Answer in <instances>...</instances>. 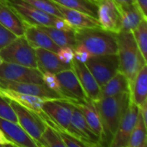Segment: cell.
<instances>
[{
  "instance_id": "2",
  "label": "cell",
  "mask_w": 147,
  "mask_h": 147,
  "mask_svg": "<svg viewBox=\"0 0 147 147\" xmlns=\"http://www.w3.org/2000/svg\"><path fill=\"white\" fill-rule=\"evenodd\" d=\"M93 102L102 121L106 140L111 141L127 109L130 102V92L101 98Z\"/></svg>"
},
{
  "instance_id": "31",
  "label": "cell",
  "mask_w": 147,
  "mask_h": 147,
  "mask_svg": "<svg viewBox=\"0 0 147 147\" xmlns=\"http://www.w3.org/2000/svg\"><path fill=\"white\" fill-rule=\"evenodd\" d=\"M33 7L58 17H63L57 6L50 0H22Z\"/></svg>"
},
{
  "instance_id": "23",
  "label": "cell",
  "mask_w": 147,
  "mask_h": 147,
  "mask_svg": "<svg viewBox=\"0 0 147 147\" xmlns=\"http://www.w3.org/2000/svg\"><path fill=\"white\" fill-rule=\"evenodd\" d=\"M147 64H145L137 73L130 87V102L141 107L146 102Z\"/></svg>"
},
{
  "instance_id": "7",
  "label": "cell",
  "mask_w": 147,
  "mask_h": 147,
  "mask_svg": "<svg viewBox=\"0 0 147 147\" xmlns=\"http://www.w3.org/2000/svg\"><path fill=\"white\" fill-rule=\"evenodd\" d=\"M11 10H13L23 22L34 25L53 26L54 16L40 10L22 0H0Z\"/></svg>"
},
{
  "instance_id": "17",
  "label": "cell",
  "mask_w": 147,
  "mask_h": 147,
  "mask_svg": "<svg viewBox=\"0 0 147 147\" xmlns=\"http://www.w3.org/2000/svg\"><path fill=\"white\" fill-rule=\"evenodd\" d=\"M23 37L33 48L40 47L56 53L60 49V47L55 44L47 33L34 24L24 22Z\"/></svg>"
},
{
  "instance_id": "5",
  "label": "cell",
  "mask_w": 147,
  "mask_h": 147,
  "mask_svg": "<svg viewBox=\"0 0 147 147\" xmlns=\"http://www.w3.org/2000/svg\"><path fill=\"white\" fill-rule=\"evenodd\" d=\"M3 62L16 64L32 68H37V59L34 49L23 36H19L8 46L0 50Z\"/></svg>"
},
{
  "instance_id": "19",
  "label": "cell",
  "mask_w": 147,
  "mask_h": 147,
  "mask_svg": "<svg viewBox=\"0 0 147 147\" xmlns=\"http://www.w3.org/2000/svg\"><path fill=\"white\" fill-rule=\"evenodd\" d=\"M115 4L121 16V31H132L143 19L147 20L135 2Z\"/></svg>"
},
{
  "instance_id": "25",
  "label": "cell",
  "mask_w": 147,
  "mask_h": 147,
  "mask_svg": "<svg viewBox=\"0 0 147 147\" xmlns=\"http://www.w3.org/2000/svg\"><path fill=\"white\" fill-rule=\"evenodd\" d=\"M0 23L7 29L15 34L17 37L23 36V21L9 7L0 1Z\"/></svg>"
},
{
  "instance_id": "12",
  "label": "cell",
  "mask_w": 147,
  "mask_h": 147,
  "mask_svg": "<svg viewBox=\"0 0 147 147\" xmlns=\"http://www.w3.org/2000/svg\"><path fill=\"white\" fill-rule=\"evenodd\" d=\"M97 4V20L104 30L117 34L121 31V16L113 0H100Z\"/></svg>"
},
{
  "instance_id": "32",
  "label": "cell",
  "mask_w": 147,
  "mask_h": 147,
  "mask_svg": "<svg viewBox=\"0 0 147 147\" xmlns=\"http://www.w3.org/2000/svg\"><path fill=\"white\" fill-rule=\"evenodd\" d=\"M0 118L13 122H17V116L9 100L0 96Z\"/></svg>"
},
{
  "instance_id": "11",
  "label": "cell",
  "mask_w": 147,
  "mask_h": 147,
  "mask_svg": "<svg viewBox=\"0 0 147 147\" xmlns=\"http://www.w3.org/2000/svg\"><path fill=\"white\" fill-rule=\"evenodd\" d=\"M140 113V108L133 103L129 102L127 109L121 119L118 128L114 134L109 146L111 147H127L128 140L131 133L137 121Z\"/></svg>"
},
{
  "instance_id": "4",
  "label": "cell",
  "mask_w": 147,
  "mask_h": 147,
  "mask_svg": "<svg viewBox=\"0 0 147 147\" xmlns=\"http://www.w3.org/2000/svg\"><path fill=\"white\" fill-rule=\"evenodd\" d=\"M41 109L43 113L40 115V117L47 125L52 127L55 130L64 131L84 141L89 146L91 147L90 144L85 142L81 138L71 125V102L62 100H47L44 102Z\"/></svg>"
},
{
  "instance_id": "39",
  "label": "cell",
  "mask_w": 147,
  "mask_h": 147,
  "mask_svg": "<svg viewBox=\"0 0 147 147\" xmlns=\"http://www.w3.org/2000/svg\"><path fill=\"white\" fill-rule=\"evenodd\" d=\"M135 3L141 10L142 14L147 17V0H135Z\"/></svg>"
},
{
  "instance_id": "22",
  "label": "cell",
  "mask_w": 147,
  "mask_h": 147,
  "mask_svg": "<svg viewBox=\"0 0 147 147\" xmlns=\"http://www.w3.org/2000/svg\"><path fill=\"white\" fill-rule=\"evenodd\" d=\"M71 122L73 128L85 142L90 144L91 146H101L98 137L94 134V132L88 125L80 109L73 103H72Z\"/></svg>"
},
{
  "instance_id": "43",
  "label": "cell",
  "mask_w": 147,
  "mask_h": 147,
  "mask_svg": "<svg viewBox=\"0 0 147 147\" xmlns=\"http://www.w3.org/2000/svg\"><path fill=\"white\" fill-rule=\"evenodd\" d=\"M95 1H96V2H97V1H100V0H95Z\"/></svg>"
},
{
  "instance_id": "24",
  "label": "cell",
  "mask_w": 147,
  "mask_h": 147,
  "mask_svg": "<svg viewBox=\"0 0 147 147\" xmlns=\"http://www.w3.org/2000/svg\"><path fill=\"white\" fill-rule=\"evenodd\" d=\"M101 89V98L119 95L124 92H130V84L127 77L118 71L109 80H108Z\"/></svg>"
},
{
  "instance_id": "29",
  "label": "cell",
  "mask_w": 147,
  "mask_h": 147,
  "mask_svg": "<svg viewBox=\"0 0 147 147\" xmlns=\"http://www.w3.org/2000/svg\"><path fill=\"white\" fill-rule=\"evenodd\" d=\"M132 32L143 58L147 61V20L143 19Z\"/></svg>"
},
{
  "instance_id": "45",
  "label": "cell",
  "mask_w": 147,
  "mask_h": 147,
  "mask_svg": "<svg viewBox=\"0 0 147 147\" xmlns=\"http://www.w3.org/2000/svg\"><path fill=\"white\" fill-rule=\"evenodd\" d=\"M0 96H1V94H0Z\"/></svg>"
},
{
  "instance_id": "28",
  "label": "cell",
  "mask_w": 147,
  "mask_h": 147,
  "mask_svg": "<svg viewBox=\"0 0 147 147\" xmlns=\"http://www.w3.org/2000/svg\"><path fill=\"white\" fill-rule=\"evenodd\" d=\"M147 123L144 121L140 113H139L137 121L131 133L127 147L147 146Z\"/></svg>"
},
{
  "instance_id": "6",
  "label": "cell",
  "mask_w": 147,
  "mask_h": 147,
  "mask_svg": "<svg viewBox=\"0 0 147 147\" xmlns=\"http://www.w3.org/2000/svg\"><path fill=\"white\" fill-rule=\"evenodd\" d=\"M85 65L100 87L119 71L117 54L92 55L85 62Z\"/></svg>"
},
{
  "instance_id": "38",
  "label": "cell",
  "mask_w": 147,
  "mask_h": 147,
  "mask_svg": "<svg viewBox=\"0 0 147 147\" xmlns=\"http://www.w3.org/2000/svg\"><path fill=\"white\" fill-rule=\"evenodd\" d=\"M52 27H54V28H59V29H64V30H74V29H76L63 17H58V16H55Z\"/></svg>"
},
{
  "instance_id": "27",
  "label": "cell",
  "mask_w": 147,
  "mask_h": 147,
  "mask_svg": "<svg viewBox=\"0 0 147 147\" xmlns=\"http://www.w3.org/2000/svg\"><path fill=\"white\" fill-rule=\"evenodd\" d=\"M53 3L84 12L93 17L97 16V4L92 0H50Z\"/></svg>"
},
{
  "instance_id": "9",
  "label": "cell",
  "mask_w": 147,
  "mask_h": 147,
  "mask_svg": "<svg viewBox=\"0 0 147 147\" xmlns=\"http://www.w3.org/2000/svg\"><path fill=\"white\" fill-rule=\"evenodd\" d=\"M0 87L7 90H11L17 92L24 93V94H28L42 98L50 99V100H62L69 102H73L72 100L69 99L68 97L61 94L53 91L45 84H33V83H22V82H16L12 80H6V79L0 78Z\"/></svg>"
},
{
  "instance_id": "33",
  "label": "cell",
  "mask_w": 147,
  "mask_h": 147,
  "mask_svg": "<svg viewBox=\"0 0 147 147\" xmlns=\"http://www.w3.org/2000/svg\"><path fill=\"white\" fill-rule=\"evenodd\" d=\"M42 79H43L44 84L46 86H47L49 89L53 90V91H55L59 94L65 96L62 92V89H61L59 81L55 73H53L50 71H43L42 72Z\"/></svg>"
},
{
  "instance_id": "16",
  "label": "cell",
  "mask_w": 147,
  "mask_h": 147,
  "mask_svg": "<svg viewBox=\"0 0 147 147\" xmlns=\"http://www.w3.org/2000/svg\"><path fill=\"white\" fill-rule=\"evenodd\" d=\"M71 103L75 104L80 109L88 125L94 132V134L98 137L100 140V144L102 145V142L107 140L106 134L104 132L102 121L94 102L87 99L84 102H76Z\"/></svg>"
},
{
  "instance_id": "15",
  "label": "cell",
  "mask_w": 147,
  "mask_h": 147,
  "mask_svg": "<svg viewBox=\"0 0 147 147\" xmlns=\"http://www.w3.org/2000/svg\"><path fill=\"white\" fill-rule=\"evenodd\" d=\"M0 129L15 146L38 147V144L17 123L0 118Z\"/></svg>"
},
{
  "instance_id": "35",
  "label": "cell",
  "mask_w": 147,
  "mask_h": 147,
  "mask_svg": "<svg viewBox=\"0 0 147 147\" xmlns=\"http://www.w3.org/2000/svg\"><path fill=\"white\" fill-rule=\"evenodd\" d=\"M16 38L17 36L15 34H13L0 23V50L8 46Z\"/></svg>"
},
{
  "instance_id": "36",
  "label": "cell",
  "mask_w": 147,
  "mask_h": 147,
  "mask_svg": "<svg viewBox=\"0 0 147 147\" xmlns=\"http://www.w3.org/2000/svg\"><path fill=\"white\" fill-rule=\"evenodd\" d=\"M59 59L65 64H71L74 59V49L71 47H60L57 53Z\"/></svg>"
},
{
  "instance_id": "1",
  "label": "cell",
  "mask_w": 147,
  "mask_h": 147,
  "mask_svg": "<svg viewBox=\"0 0 147 147\" xmlns=\"http://www.w3.org/2000/svg\"><path fill=\"white\" fill-rule=\"evenodd\" d=\"M115 35L119 71L127 77L131 87L137 73L147 61L143 58L132 31H120Z\"/></svg>"
},
{
  "instance_id": "14",
  "label": "cell",
  "mask_w": 147,
  "mask_h": 147,
  "mask_svg": "<svg viewBox=\"0 0 147 147\" xmlns=\"http://www.w3.org/2000/svg\"><path fill=\"white\" fill-rule=\"evenodd\" d=\"M82 88L84 89L87 98L90 101H97L101 99V89L96 80L86 66L85 63H82L73 59L71 62Z\"/></svg>"
},
{
  "instance_id": "42",
  "label": "cell",
  "mask_w": 147,
  "mask_h": 147,
  "mask_svg": "<svg viewBox=\"0 0 147 147\" xmlns=\"http://www.w3.org/2000/svg\"><path fill=\"white\" fill-rule=\"evenodd\" d=\"M3 62V59L1 58V56H0V65H1V64H2Z\"/></svg>"
},
{
  "instance_id": "30",
  "label": "cell",
  "mask_w": 147,
  "mask_h": 147,
  "mask_svg": "<svg viewBox=\"0 0 147 147\" xmlns=\"http://www.w3.org/2000/svg\"><path fill=\"white\" fill-rule=\"evenodd\" d=\"M40 146H62L65 147V145L59 134V133L53 128L52 127L46 124V127L40 138L39 140Z\"/></svg>"
},
{
  "instance_id": "44",
  "label": "cell",
  "mask_w": 147,
  "mask_h": 147,
  "mask_svg": "<svg viewBox=\"0 0 147 147\" xmlns=\"http://www.w3.org/2000/svg\"><path fill=\"white\" fill-rule=\"evenodd\" d=\"M92 1H95V0H92Z\"/></svg>"
},
{
  "instance_id": "21",
  "label": "cell",
  "mask_w": 147,
  "mask_h": 147,
  "mask_svg": "<svg viewBox=\"0 0 147 147\" xmlns=\"http://www.w3.org/2000/svg\"><path fill=\"white\" fill-rule=\"evenodd\" d=\"M65 20H66L74 28H99L100 24L97 18L93 17L84 12L66 8L62 5L54 3ZM101 28V27H100Z\"/></svg>"
},
{
  "instance_id": "8",
  "label": "cell",
  "mask_w": 147,
  "mask_h": 147,
  "mask_svg": "<svg viewBox=\"0 0 147 147\" xmlns=\"http://www.w3.org/2000/svg\"><path fill=\"white\" fill-rule=\"evenodd\" d=\"M9 102L17 116V123L40 146L39 140L46 127V123L38 114L19 105L14 101L9 100Z\"/></svg>"
},
{
  "instance_id": "34",
  "label": "cell",
  "mask_w": 147,
  "mask_h": 147,
  "mask_svg": "<svg viewBox=\"0 0 147 147\" xmlns=\"http://www.w3.org/2000/svg\"><path fill=\"white\" fill-rule=\"evenodd\" d=\"M56 131L59 133V136H60V138H61V140H62V141H63V143H64L65 146H67V147L89 146H88L86 143H84V141H82V140H78V138H76V137H74V136H72V135H71V134H67V133H65V132H64V131H60V130H56Z\"/></svg>"
},
{
  "instance_id": "18",
  "label": "cell",
  "mask_w": 147,
  "mask_h": 147,
  "mask_svg": "<svg viewBox=\"0 0 147 147\" xmlns=\"http://www.w3.org/2000/svg\"><path fill=\"white\" fill-rule=\"evenodd\" d=\"M34 49L37 59V68L41 72L50 71L57 74L64 70L71 67V64L63 63L59 59L57 53L54 52L40 47H37Z\"/></svg>"
},
{
  "instance_id": "13",
  "label": "cell",
  "mask_w": 147,
  "mask_h": 147,
  "mask_svg": "<svg viewBox=\"0 0 147 147\" xmlns=\"http://www.w3.org/2000/svg\"><path fill=\"white\" fill-rule=\"evenodd\" d=\"M56 76L59 81L62 92L66 97L74 102H84L88 99L72 67L57 73Z\"/></svg>"
},
{
  "instance_id": "26",
  "label": "cell",
  "mask_w": 147,
  "mask_h": 147,
  "mask_svg": "<svg viewBox=\"0 0 147 147\" xmlns=\"http://www.w3.org/2000/svg\"><path fill=\"white\" fill-rule=\"evenodd\" d=\"M40 29L48 34V36L53 40V41L59 47H71L74 49L77 46L75 30H64L56 28L52 26H42L37 25Z\"/></svg>"
},
{
  "instance_id": "3",
  "label": "cell",
  "mask_w": 147,
  "mask_h": 147,
  "mask_svg": "<svg viewBox=\"0 0 147 147\" xmlns=\"http://www.w3.org/2000/svg\"><path fill=\"white\" fill-rule=\"evenodd\" d=\"M77 45L84 47L92 55L117 54L115 34L102 28H76Z\"/></svg>"
},
{
  "instance_id": "37",
  "label": "cell",
  "mask_w": 147,
  "mask_h": 147,
  "mask_svg": "<svg viewBox=\"0 0 147 147\" xmlns=\"http://www.w3.org/2000/svg\"><path fill=\"white\" fill-rule=\"evenodd\" d=\"M91 56L92 54L84 47L81 45H77L74 47V59L78 61L85 63Z\"/></svg>"
},
{
  "instance_id": "41",
  "label": "cell",
  "mask_w": 147,
  "mask_h": 147,
  "mask_svg": "<svg viewBox=\"0 0 147 147\" xmlns=\"http://www.w3.org/2000/svg\"><path fill=\"white\" fill-rule=\"evenodd\" d=\"M115 3H132L135 2V0H113Z\"/></svg>"
},
{
  "instance_id": "10",
  "label": "cell",
  "mask_w": 147,
  "mask_h": 147,
  "mask_svg": "<svg viewBox=\"0 0 147 147\" xmlns=\"http://www.w3.org/2000/svg\"><path fill=\"white\" fill-rule=\"evenodd\" d=\"M0 78L22 83L44 84L42 72L38 68L7 62H3L0 65Z\"/></svg>"
},
{
  "instance_id": "40",
  "label": "cell",
  "mask_w": 147,
  "mask_h": 147,
  "mask_svg": "<svg viewBox=\"0 0 147 147\" xmlns=\"http://www.w3.org/2000/svg\"><path fill=\"white\" fill-rule=\"evenodd\" d=\"M0 146H15L13 143H11L3 134L2 130L0 129Z\"/></svg>"
},
{
  "instance_id": "20",
  "label": "cell",
  "mask_w": 147,
  "mask_h": 147,
  "mask_svg": "<svg viewBox=\"0 0 147 147\" xmlns=\"http://www.w3.org/2000/svg\"><path fill=\"white\" fill-rule=\"evenodd\" d=\"M0 94L2 96L7 98L8 100H11L18 103L19 105L32 110L33 112L38 114L39 115L43 113L42 111V105L45 101L50 100L47 98H42L28 94H24L21 92H17L11 90H7L0 87Z\"/></svg>"
}]
</instances>
